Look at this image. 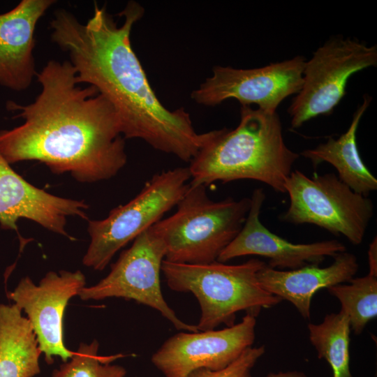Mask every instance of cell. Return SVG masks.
Listing matches in <instances>:
<instances>
[{"label": "cell", "instance_id": "cell-20", "mask_svg": "<svg viewBox=\"0 0 377 377\" xmlns=\"http://www.w3.org/2000/svg\"><path fill=\"white\" fill-rule=\"evenodd\" d=\"M347 283L327 289L339 301L340 311L348 317L350 329L358 335L377 316V277L368 274Z\"/></svg>", "mask_w": 377, "mask_h": 377}, {"label": "cell", "instance_id": "cell-21", "mask_svg": "<svg viewBox=\"0 0 377 377\" xmlns=\"http://www.w3.org/2000/svg\"><path fill=\"white\" fill-rule=\"evenodd\" d=\"M98 348L96 340L89 344L81 343L70 360L53 371L52 377H124L126 369L110 363L125 355L101 356Z\"/></svg>", "mask_w": 377, "mask_h": 377}, {"label": "cell", "instance_id": "cell-16", "mask_svg": "<svg viewBox=\"0 0 377 377\" xmlns=\"http://www.w3.org/2000/svg\"><path fill=\"white\" fill-rule=\"evenodd\" d=\"M332 265L320 267L309 265L291 270L272 268L267 264L257 273L260 286L292 303L304 319H310L311 300L319 290L347 283L356 274V256L346 251L337 254Z\"/></svg>", "mask_w": 377, "mask_h": 377}, {"label": "cell", "instance_id": "cell-9", "mask_svg": "<svg viewBox=\"0 0 377 377\" xmlns=\"http://www.w3.org/2000/svg\"><path fill=\"white\" fill-rule=\"evenodd\" d=\"M165 255L163 242L149 228L121 253L105 278L94 286L82 288L77 295L82 300H133L158 311L177 330L198 332L196 325L180 320L163 297L160 274Z\"/></svg>", "mask_w": 377, "mask_h": 377}, {"label": "cell", "instance_id": "cell-6", "mask_svg": "<svg viewBox=\"0 0 377 377\" xmlns=\"http://www.w3.org/2000/svg\"><path fill=\"white\" fill-rule=\"evenodd\" d=\"M190 180L188 167L157 173L135 198L112 209L105 219L88 220L90 243L82 263L95 270L104 269L118 251L177 206Z\"/></svg>", "mask_w": 377, "mask_h": 377}, {"label": "cell", "instance_id": "cell-22", "mask_svg": "<svg viewBox=\"0 0 377 377\" xmlns=\"http://www.w3.org/2000/svg\"><path fill=\"white\" fill-rule=\"evenodd\" d=\"M265 352V346H251L224 369L217 371L199 369L192 371L187 377H251L253 367Z\"/></svg>", "mask_w": 377, "mask_h": 377}, {"label": "cell", "instance_id": "cell-4", "mask_svg": "<svg viewBox=\"0 0 377 377\" xmlns=\"http://www.w3.org/2000/svg\"><path fill=\"white\" fill-rule=\"evenodd\" d=\"M265 265L258 258L239 265L219 261L194 265L164 260L161 272L171 290L195 295L201 310L197 328L207 331L221 324L232 326L240 311L256 317L262 308L282 301L259 284L257 273Z\"/></svg>", "mask_w": 377, "mask_h": 377}, {"label": "cell", "instance_id": "cell-15", "mask_svg": "<svg viewBox=\"0 0 377 377\" xmlns=\"http://www.w3.org/2000/svg\"><path fill=\"white\" fill-rule=\"evenodd\" d=\"M54 0H22L0 14V85L21 91L28 89L37 72L33 52L35 30Z\"/></svg>", "mask_w": 377, "mask_h": 377}, {"label": "cell", "instance_id": "cell-10", "mask_svg": "<svg viewBox=\"0 0 377 377\" xmlns=\"http://www.w3.org/2000/svg\"><path fill=\"white\" fill-rule=\"evenodd\" d=\"M305 62L303 57L297 56L251 69L215 66L212 76L191 93V98L206 106L235 99L241 105L254 104L274 112L285 98L301 89Z\"/></svg>", "mask_w": 377, "mask_h": 377}, {"label": "cell", "instance_id": "cell-14", "mask_svg": "<svg viewBox=\"0 0 377 377\" xmlns=\"http://www.w3.org/2000/svg\"><path fill=\"white\" fill-rule=\"evenodd\" d=\"M84 200L66 198L39 188L18 175L0 154V226L17 231L24 218L44 228L75 240L66 231L68 216L88 219Z\"/></svg>", "mask_w": 377, "mask_h": 377}, {"label": "cell", "instance_id": "cell-5", "mask_svg": "<svg viewBox=\"0 0 377 377\" xmlns=\"http://www.w3.org/2000/svg\"><path fill=\"white\" fill-rule=\"evenodd\" d=\"M177 211L149 229L164 244L165 260L175 263L215 261L235 239L246 219L251 198L211 200L203 185L189 186Z\"/></svg>", "mask_w": 377, "mask_h": 377}, {"label": "cell", "instance_id": "cell-23", "mask_svg": "<svg viewBox=\"0 0 377 377\" xmlns=\"http://www.w3.org/2000/svg\"><path fill=\"white\" fill-rule=\"evenodd\" d=\"M369 274L377 277V239L375 237L368 249Z\"/></svg>", "mask_w": 377, "mask_h": 377}, {"label": "cell", "instance_id": "cell-13", "mask_svg": "<svg viewBox=\"0 0 377 377\" xmlns=\"http://www.w3.org/2000/svg\"><path fill=\"white\" fill-rule=\"evenodd\" d=\"M265 199L263 188H256L244 225L235 239L223 250L217 261L226 263L244 256H260L269 259L274 269H296L309 265H319L327 256L344 252L346 246L337 240L309 244H293L269 231L260 221Z\"/></svg>", "mask_w": 377, "mask_h": 377}, {"label": "cell", "instance_id": "cell-24", "mask_svg": "<svg viewBox=\"0 0 377 377\" xmlns=\"http://www.w3.org/2000/svg\"><path fill=\"white\" fill-rule=\"evenodd\" d=\"M265 377H307V376L302 372L293 371H286V372L279 371L278 373H269Z\"/></svg>", "mask_w": 377, "mask_h": 377}, {"label": "cell", "instance_id": "cell-17", "mask_svg": "<svg viewBox=\"0 0 377 377\" xmlns=\"http://www.w3.org/2000/svg\"><path fill=\"white\" fill-rule=\"evenodd\" d=\"M371 100L369 96L364 98L363 103L354 113L348 130L338 138L330 137L325 143L301 153L314 167L323 162L331 164L343 183L355 193L367 197L377 189V179L362 162L357 146L356 133Z\"/></svg>", "mask_w": 377, "mask_h": 377}, {"label": "cell", "instance_id": "cell-8", "mask_svg": "<svg viewBox=\"0 0 377 377\" xmlns=\"http://www.w3.org/2000/svg\"><path fill=\"white\" fill-rule=\"evenodd\" d=\"M376 64V45L340 37L325 42L305 62L301 89L288 109L291 128L330 114L346 95L349 78Z\"/></svg>", "mask_w": 377, "mask_h": 377}, {"label": "cell", "instance_id": "cell-18", "mask_svg": "<svg viewBox=\"0 0 377 377\" xmlns=\"http://www.w3.org/2000/svg\"><path fill=\"white\" fill-rule=\"evenodd\" d=\"M15 304H0V377H34L41 354L33 328Z\"/></svg>", "mask_w": 377, "mask_h": 377}, {"label": "cell", "instance_id": "cell-19", "mask_svg": "<svg viewBox=\"0 0 377 377\" xmlns=\"http://www.w3.org/2000/svg\"><path fill=\"white\" fill-rule=\"evenodd\" d=\"M309 340L318 357L330 365L333 377H352L350 371L349 343L350 325L348 317L339 311L325 316L319 324L308 325Z\"/></svg>", "mask_w": 377, "mask_h": 377}, {"label": "cell", "instance_id": "cell-7", "mask_svg": "<svg viewBox=\"0 0 377 377\" xmlns=\"http://www.w3.org/2000/svg\"><path fill=\"white\" fill-rule=\"evenodd\" d=\"M284 187L290 205L280 215L281 221L313 224L343 235L355 245L361 244L374 215V204L368 197L353 191L333 173L308 177L296 170Z\"/></svg>", "mask_w": 377, "mask_h": 377}, {"label": "cell", "instance_id": "cell-1", "mask_svg": "<svg viewBox=\"0 0 377 377\" xmlns=\"http://www.w3.org/2000/svg\"><path fill=\"white\" fill-rule=\"evenodd\" d=\"M144 13L139 3L130 1L118 14L124 17L119 25L97 3L86 23L59 8L50 23V37L68 55L78 84L95 87L114 107L124 139H141L190 163L217 130L198 133L184 108L170 110L156 96L130 40Z\"/></svg>", "mask_w": 377, "mask_h": 377}, {"label": "cell", "instance_id": "cell-3", "mask_svg": "<svg viewBox=\"0 0 377 377\" xmlns=\"http://www.w3.org/2000/svg\"><path fill=\"white\" fill-rule=\"evenodd\" d=\"M299 156L286 146L276 112L242 105L237 127L218 130L191 160L189 184L207 186L215 182L253 179L284 193Z\"/></svg>", "mask_w": 377, "mask_h": 377}, {"label": "cell", "instance_id": "cell-2", "mask_svg": "<svg viewBox=\"0 0 377 377\" xmlns=\"http://www.w3.org/2000/svg\"><path fill=\"white\" fill-rule=\"evenodd\" d=\"M34 102L6 103L23 124L0 131V154L10 163L36 161L81 183L108 180L127 162L117 112L97 89L82 87L69 61L50 60L37 73Z\"/></svg>", "mask_w": 377, "mask_h": 377}, {"label": "cell", "instance_id": "cell-11", "mask_svg": "<svg viewBox=\"0 0 377 377\" xmlns=\"http://www.w3.org/2000/svg\"><path fill=\"white\" fill-rule=\"evenodd\" d=\"M256 318L246 313L240 323L222 330L177 333L152 355L151 362L165 377H187L199 369H224L252 346Z\"/></svg>", "mask_w": 377, "mask_h": 377}, {"label": "cell", "instance_id": "cell-12", "mask_svg": "<svg viewBox=\"0 0 377 377\" xmlns=\"http://www.w3.org/2000/svg\"><path fill=\"white\" fill-rule=\"evenodd\" d=\"M85 284V276L79 270L49 272L38 285L26 276L7 293L8 298L27 313L48 364L54 362V357L66 362L75 353L64 344L63 319L69 300L77 295Z\"/></svg>", "mask_w": 377, "mask_h": 377}]
</instances>
